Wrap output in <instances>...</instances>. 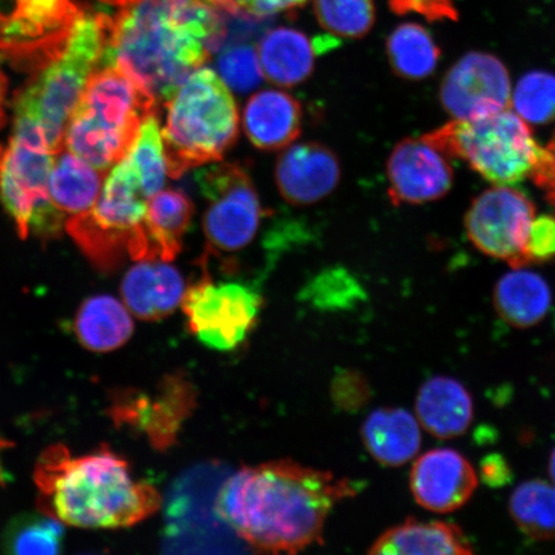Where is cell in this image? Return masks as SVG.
<instances>
[{
  "label": "cell",
  "mask_w": 555,
  "mask_h": 555,
  "mask_svg": "<svg viewBox=\"0 0 555 555\" xmlns=\"http://www.w3.org/2000/svg\"><path fill=\"white\" fill-rule=\"evenodd\" d=\"M357 492L356 482L331 472L270 462L229 477L215 513L256 551L297 553L322 540L331 511Z\"/></svg>",
  "instance_id": "cell-1"
},
{
  "label": "cell",
  "mask_w": 555,
  "mask_h": 555,
  "mask_svg": "<svg viewBox=\"0 0 555 555\" xmlns=\"http://www.w3.org/2000/svg\"><path fill=\"white\" fill-rule=\"evenodd\" d=\"M228 15L241 17L231 0H134L113 17L102 65L120 68L157 103L168 102L224 44Z\"/></svg>",
  "instance_id": "cell-2"
},
{
  "label": "cell",
  "mask_w": 555,
  "mask_h": 555,
  "mask_svg": "<svg viewBox=\"0 0 555 555\" xmlns=\"http://www.w3.org/2000/svg\"><path fill=\"white\" fill-rule=\"evenodd\" d=\"M38 509L62 525L127 529L159 509L154 486L134 480L127 461L106 447L73 456L61 443L47 448L34 469Z\"/></svg>",
  "instance_id": "cell-3"
},
{
  "label": "cell",
  "mask_w": 555,
  "mask_h": 555,
  "mask_svg": "<svg viewBox=\"0 0 555 555\" xmlns=\"http://www.w3.org/2000/svg\"><path fill=\"white\" fill-rule=\"evenodd\" d=\"M113 17L85 9L76 18L64 50L34 75L15 101L13 135L44 144L52 154L64 150L69 117L87 82L102 65Z\"/></svg>",
  "instance_id": "cell-4"
},
{
  "label": "cell",
  "mask_w": 555,
  "mask_h": 555,
  "mask_svg": "<svg viewBox=\"0 0 555 555\" xmlns=\"http://www.w3.org/2000/svg\"><path fill=\"white\" fill-rule=\"evenodd\" d=\"M157 101L120 68L102 65L90 75L67 122L64 147L106 172L127 154Z\"/></svg>",
  "instance_id": "cell-5"
},
{
  "label": "cell",
  "mask_w": 555,
  "mask_h": 555,
  "mask_svg": "<svg viewBox=\"0 0 555 555\" xmlns=\"http://www.w3.org/2000/svg\"><path fill=\"white\" fill-rule=\"evenodd\" d=\"M164 104L168 114L162 135L171 178L220 162L238 137L237 104L211 68L194 69Z\"/></svg>",
  "instance_id": "cell-6"
},
{
  "label": "cell",
  "mask_w": 555,
  "mask_h": 555,
  "mask_svg": "<svg viewBox=\"0 0 555 555\" xmlns=\"http://www.w3.org/2000/svg\"><path fill=\"white\" fill-rule=\"evenodd\" d=\"M449 158H460L494 185L531 178L543 147L512 107L472 120H451L423 135Z\"/></svg>",
  "instance_id": "cell-7"
},
{
  "label": "cell",
  "mask_w": 555,
  "mask_h": 555,
  "mask_svg": "<svg viewBox=\"0 0 555 555\" xmlns=\"http://www.w3.org/2000/svg\"><path fill=\"white\" fill-rule=\"evenodd\" d=\"M149 194L137 166L125 155L111 170L95 204L66 221L87 258L103 272L119 269L147 214Z\"/></svg>",
  "instance_id": "cell-8"
},
{
  "label": "cell",
  "mask_w": 555,
  "mask_h": 555,
  "mask_svg": "<svg viewBox=\"0 0 555 555\" xmlns=\"http://www.w3.org/2000/svg\"><path fill=\"white\" fill-rule=\"evenodd\" d=\"M54 157L16 137L0 143V201L23 238L30 233L54 237L66 225V215L52 204L48 191Z\"/></svg>",
  "instance_id": "cell-9"
},
{
  "label": "cell",
  "mask_w": 555,
  "mask_h": 555,
  "mask_svg": "<svg viewBox=\"0 0 555 555\" xmlns=\"http://www.w3.org/2000/svg\"><path fill=\"white\" fill-rule=\"evenodd\" d=\"M196 180L208 201L204 218L207 253L232 255L251 245L268 212L247 170L238 164L214 165L201 170Z\"/></svg>",
  "instance_id": "cell-10"
},
{
  "label": "cell",
  "mask_w": 555,
  "mask_h": 555,
  "mask_svg": "<svg viewBox=\"0 0 555 555\" xmlns=\"http://www.w3.org/2000/svg\"><path fill=\"white\" fill-rule=\"evenodd\" d=\"M180 307L201 344L211 350L231 351L258 324L262 297L258 288L245 282H215L204 267L199 280L185 288Z\"/></svg>",
  "instance_id": "cell-11"
},
{
  "label": "cell",
  "mask_w": 555,
  "mask_h": 555,
  "mask_svg": "<svg viewBox=\"0 0 555 555\" xmlns=\"http://www.w3.org/2000/svg\"><path fill=\"white\" fill-rule=\"evenodd\" d=\"M85 9L75 0H0V53L20 67H43Z\"/></svg>",
  "instance_id": "cell-12"
},
{
  "label": "cell",
  "mask_w": 555,
  "mask_h": 555,
  "mask_svg": "<svg viewBox=\"0 0 555 555\" xmlns=\"http://www.w3.org/2000/svg\"><path fill=\"white\" fill-rule=\"evenodd\" d=\"M537 207L524 192L495 185L477 196L464 218L467 237L478 251L524 267V249Z\"/></svg>",
  "instance_id": "cell-13"
},
{
  "label": "cell",
  "mask_w": 555,
  "mask_h": 555,
  "mask_svg": "<svg viewBox=\"0 0 555 555\" xmlns=\"http://www.w3.org/2000/svg\"><path fill=\"white\" fill-rule=\"evenodd\" d=\"M440 102L453 120H472L511 107L512 82L501 59L468 52L443 76Z\"/></svg>",
  "instance_id": "cell-14"
},
{
  "label": "cell",
  "mask_w": 555,
  "mask_h": 555,
  "mask_svg": "<svg viewBox=\"0 0 555 555\" xmlns=\"http://www.w3.org/2000/svg\"><path fill=\"white\" fill-rule=\"evenodd\" d=\"M196 404V391L183 377L168 376L154 397L139 391L114 395L108 409L116 425L138 429L156 449H168L177 440L184 421Z\"/></svg>",
  "instance_id": "cell-15"
},
{
  "label": "cell",
  "mask_w": 555,
  "mask_h": 555,
  "mask_svg": "<svg viewBox=\"0 0 555 555\" xmlns=\"http://www.w3.org/2000/svg\"><path fill=\"white\" fill-rule=\"evenodd\" d=\"M387 194L395 206L423 205L446 197L453 189L450 158L427 138H405L387 159Z\"/></svg>",
  "instance_id": "cell-16"
},
{
  "label": "cell",
  "mask_w": 555,
  "mask_h": 555,
  "mask_svg": "<svg viewBox=\"0 0 555 555\" xmlns=\"http://www.w3.org/2000/svg\"><path fill=\"white\" fill-rule=\"evenodd\" d=\"M477 486L475 468L454 449L427 451L412 468V494L416 503L431 512L449 513L462 508L475 494Z\"/></svg>",
  "instance_id": "cell-17"
},
{
  "label": "cell",
  "mask_w": 555,
  "mask_h": 555,
  "mask_svg": "<svg viewBox=\"0 0 555 555\" xmlns=\"http://www.w3.org/2000/svg\"><path fill=\"white\" fill-rule=\"evenodd\" d=\"M275 179L287 203L308 206L337 189L341 165L335 152L323 144H297L278 159Z\"/></svg>",
  "instance_id": "cell-18"
},
{
  "label": "cell",
  "mask_w": 555,
  "mask_h": 555,
  "mask_svg": "<svg viewBox=\"0 0 555 555\" xmlns=\"http://www.w3.org/2000/svg\"><path fill=\"white\" fill-rule=\"evenodd\" d=\"M194 206L185 193L159 191L151 197L143 224L131 238L129 258L135 261H166L177 258L191 224Z\"/></svg>",
  "instance_id": "cell-19"
},
{
  "label": "cell",
  "mask_w": 555,
  "mask_h": 555,
  "mask_svg": "<svg viewBox=\"0 0 555 555\" xmlns=\"http://www.w3.org/2000/svg\"><path fill=\"white\" fill-rule=\"evenodd\" d=\"M184 293L182 274L166 261H138L121 284L125 307L147 322L172 314L182 304Z\"/></svg>",
  "instance_id": "cell-20"
},
{
  "label": "cell",
  "mask_w": 555,
  "mask_h": 555,
  "mask_svg": "<svg viewBox=\"0 0 555 555\" xmlns=\"http://www.w3.org/2000/svg\"><path fill=\"white\" fill-rule=\"evenodd\" d=\"M415 416L427 433L439 439H451L469 428L474 400L460 380L437 376L426 380L416 395Z\"/></svg>",
  "instance_id": "cell-21"
},
{
  "label": "cell",
  "mask_w": 555,
  "mask_h": 555,
  "mask_svg": "<svg viewBox=\"0 0 555 555\" xmlns=\"http://www.w3.org/2000/svg\"><path fill=\"white\" fill-rule=\"evenodd\" d=\"M300 103L280 90H262L248 100L243 128L255 147L266 151L287 147L300 135Z\"/></svg>",
  "instance_id": "cell-22"
},
{
  "label": "cell",
  "mask_w": 555,
  "mask_h": 555,
  "mask_svg": "<svg viewBox=\"0 0 555 555\" xmlns=\"http://www.w3.org/2000/svg\"><path fill=\"white\" fill-rule=\"evenodd\" d=\"M371 554L385 555H464L472 544L460 527L442 520H416L391 527L374 541Z\"/></svg>",
  "instance_id": "cell-23"
},
{
  "label": "cell",
  "mask_w": 555,
  "mask_h": 555,
  "mask_svg": "<svg viewBox=\"0 0 555 555\" xmlns=\"http://www.w3.org/2000/svg\"><path fill=\"white\" fill-rule=\"evenodd\" d=\"M362 439L370 454L385 466L399 467L420 453L421 425L401 408H379L367 415Z\"/></svg>",
  "instance_id": "cell-24"
},
{
  "label": "cell",
  "mask_w": 555,
  "mask_h": 555,
  "mask_svg": "<svg viewBox=\"0 0 555 555\" xmlns=\"http://www.w3.org/2000/svg\"><path fill=\"white\" fill-rule=\"evenodd\" d=\"M494 305L503 321L516 328H531L551 310L552 291L540 274L513 268L498 281Z\"/></svg>",
  "instance_id": "cell-25"
},
{
  "label": "cell",
  "mask_w": 555,
  "mask_h": 555,
  "mask_svg": "<svg viewBox=\"0 0 555 555\" xmlns=\"http://www.w3.org/2000/svg\"><path fill=\"white\" fill-rule=\"evenodd\" d=\"M75 336L87 350L109 352L120 349L134 333L131 312L108 295L88 298L76 312Z\"/></svg>",
  "instance_id": "cell-26"
},
{
  "label": "cell",
  "mask_w": 555,
  "mask_h": 555,
  "mask_svg": "<svg viewBox=\"0 0 555 555\" xmlns=\"http://www.w3.org/2000/svg\"><path fill=\"white\" fill-rule=\"evenodd\" d=\"M314 52L307 35L291 27L270 30L258 48L263 76L282 87H294L309 78L314 68Z\"/></svg>",
  "instance_id": "cell-27"
},
{
  "label": "cell",
  "mask_w": 555,
  "mask_h": 555,
  "mask_svg": "<svg viewBox=\"0 0 555 555\" xmlns=\"http://www.w3.org/2000/svg\"><path fill=\"white\" fill-rule=\"evenodd\" d=\"M102 172L69 151L54 157L50 185L52 204L66 217L87 212L95 204L102 186Z\"/></svg>",
  "instance_id": "cell-28"
},
{
  "label": "cell",
  "mask_w": 555,
  "mask_h": 555,
  "mask_svg": "<svg viewBox=\"0 0 555 555\" xmlns=\"http://www.w3.org/2000/svg\"><path fill=\"white\" fill-rule=\"evenodd\" d=\"M388 64L395 75L408 81L431 76L441 59L440 47L425 26L404 23L395 27L386 41Z\"/></svg>",
  "instance_id": "cell-29"
},
{
  "label": "cell",
  "mask_w": 555,
  "mask_h": 555,
  "mask_svg": "<svg viewBox=\"0 0 555 555\" xmlns=\"http://www.w3.org/2000/svg\"><path fill=\"white\" fill-rule=\"evenodd\" d=\"M509 513L525 535L555 539V485L541 480L520 483L509 499Z\"/></svg>",
  "instance_id": "cell-30"
},
{
  "label": "cell",
  "mask_w": 555,
  "mask_h": 555,
  "mask_svg": "<svg viewBox=\"0 0 555 555\" xmlns=\"http://www.w3.org/2000/svg\"><path fill=\"white\" fill-rule=\"evenodd\" d=\"M64 529L52 517L25 515L12 520L4 532V550L12 554H57Z\"/></svg>",
  "instance_id": "cell-31"
},
{
  "label": "cell",
  "mask_w": 555,
  "mask_h": 555,
  "mask_svg": "<svg viewBox=\"0 0 555 555\" xmlns=\"http://www.w3.org/2000/svg\"><path fill=\"white\" fill-rule=\"evenodd\" d=\"M125 155L134 163L139 172H141L144 190L149 197H154L156 193L163 190L166 176H168V165H166L157 113L145 117L134 143L131 144Z\"/></svg>",
  "instance_id": "cell-32"
},
{
  "label": "cell",
  "mask_w": 555,
  "mask_h": 555,
  "mask_svg": "<svg viewBox=\"0 0 555 555\" xmlns=\"http://www.w3.org/2000/svg\"><path fill=\"white\" fill-rule=\"evenodd\" d=\"M315 15L324 30L346 39H360L376 23L374 0H314Z\"/></svg>",
  "instance_id": "cell-33"
},
{
  "label": "cell",
  "mask_w": 555,
  "mask_h": 555,
  "mask_svg": "<svg viewBox=\"0 0 555 555\" xmlns=\"http://www.w3.org/2000/svg\"><path fill=\"white\" fill-rule=\"evenodd\" d=\"M511 107L527 124L544 125L555 119V75L531 72L517 82Z\"/></svg>",
  "instance_id": "cell-34"
},
{
  "label": "cell",
  "mask_w": 555,
  "mask_h": 555,
  "mask_svg": "<svg viewBox=\"0 0 555 555\" xmlns=\"http://www.w3.org/2000/svg\"><path fill=\"white\" fill-rule=\"evenodd\" d=\"M218 68L220 78L238 93L251 92L263 79L258 51L248 44L228 48L220 54Z\"/></svg>",
  "instance_id": "cell-35"
},
{
  "label": "cell",
  "mask_w": 555,
  "mask_h": 555,
  "mask_svg": "<svg viewBox=\"0 0 555 555\" xmlns=\"http://www.w3.org/2000/svg\"><path fill=\"white\" fill-rule=\"evenodd\" d=\"M555 260V217L537 215L524 249V267Z\"/></svg>",
  "instance_id": "cell-36"
},
{
  "label": "cell",
  "mask_w": 555,
  "mask_h": 555,
  "mask_svg": "<svg viewBox=\"0 0 555 555\" xmlns=\"http://www.w3.org/2000/svg\"><path fill=\"white\" fill-rule=\"evenodd\" d=\"M391 9L399 15L414 12L427 20H456V11L450 0H391Z\"/></svg>",
  "instance_id": "cell-37"
},
{
  "label": "cell",
  "mask_w": 555,
  "mask_h": 555,
  "mask_svg": "<svg viewBox=\"0 0 555 555\" xmlns=\"http://www.w3.org/2000/svg\"><path fill=\"white\" fill-rule=\"evenodd\" d=\"M242 17L267 18L302 7L308 0H231Z\"/></svg>",
  "instance_id": "cell-38"
},
{
  "label": "cell",
  "mask_w": 555,
  "mask_h": 555,
  "mask_svg": "<svg viewBox=\"0 0 555 555\" xmlns=\"http://www.w3.org/2000/svg\"><path fill=\"white\" fill-rule=\"evenodd\" d=\"M531 179L544 192L547 203L555 208V130L546 147H543Z\"/></svg>",
  "instance_id": "cell-39"
},
{
  "label": "cell",
  "mask_w": 555,
  "mask_h": 555,
  "mask_svg": "<svg viewBox=\"0 0 555 555\" xmlns=\"http://www.w3.org/2000/svg\"><path fill=\"white\" fill-rule=\"evenodd\" d=\"M339 405L351 409L362 406L367 399L366 382L357 373H345L336 379L333 387Z\"/></svg>",
  "instance_id": "cell-40"
},
{
  "label": "cell",
  "mask_w": 555,
  "mask_h": 555,
  "mask_svg": "<svg viewBox=\"0 0 555 555\" xmlns=\"http://www.w3.org/2000/svg\"><path fill=\"white\" fill-rule=\"evenodd\" d=\"M7 93V80L2 72H0V121H2L4 116V101Z\"/></svg>",
  "instance_id": "cell-41"
},
{
  "label": "cell",
  "mask_w": 555,
  "mask_h": 555,
  "mask_svg": "<svg viewBox=\"0 0 555 555\" xmlns=\"http://www.w3.org/2000/svg\"><path fill=\"white\" fill-rule=\"evenodd\" d=\"M101 2L111 4V5L120 7V9H121V7L128 5L129 3L134 2V0H101Z\"/></svg>",
  "instance_id": "cell-42"
},
{
  "label": "cell",
  "mask_w": 555,
  "mask_h": 555,
  "mask_svg": "<svg viewBox=\"0 0 555 555\" xmlns=\"http://www.w3.org/2000/svg\"><path fill=\"white\" fill-rule=\"evenodd\" d=\"M550 475L552 477L553 483L555 485V448H554L553 453L551 455Z\"/></svg>",
  "instance_id": "cell-43"
}]
</instances>
